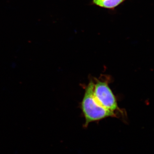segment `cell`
<instances>
[{"label":"cell","instance_id":"cell-1","mask_svg":"<svg viewBox=\"0 0 154 154\" xmlns=\"http://www.w3.org/2000/svg\"><path fill=\"white\" fill-rule=\"evenodd\" d=\"M94 83L91 81L86 87L82 102V110L85 120V128L88 127L91 122L116 116L115 112L103 107L96 100L94 96Z\"/></svg>","mask_w":154,"mask_h":154},{"label":"cell","instance_id":"cell-2","mask_svg":"<svg viewBox=\"0 0 154 154\" xmlns=\"http://www.w3.org/2000/svg\"><path fill=\"white\" fill-rule=\"evenodd\" d=\"M94 94L99 104L107 110L115 112L119 109L117 100L107 82L97 80L94 83Z\"/></svg>","mask_w":154,"mask_h":154},{"label":"cell","instance_id":"cell-3","mask_svg":"<svg viewBox=\"0 0 154 154\" xmlns=\"http://www.w3.org/2000/svg\"><path fill=\"white\" fill-rule=\"evenodd\" d=\"M127 0H99L92 2L94 5L103 8L113 10Z\"/></svg>","mask_w":154,"mask_h":154},{"label":"cell","instance_id":"cell-4","mask_svg":"<svg viewBox=\"0 0 154 154\" xmlns=\"http://www.w3.org/2000/svg\"><path fill=\"white\" fill-rule=\"evenodd\" d=\"M99 1V0H92V2H95V1Z\"/></svg>","mask_w":154,"mask_h":154}]
</instances>
